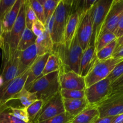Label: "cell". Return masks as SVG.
<instances>
[{
	"mask_svg": "<svg viewBox=\"0 0 123 123\" xmlns=\"http://www.w3.org/2000/svg\"><path fill=\"white\" fill-rule=\"evenodd\" d=\"M123 85L121 86H119V87L117 88L113 89L112 90V92L111 93L110 96L108 97H117V96H123Z\"/></svg>",
	"mask_w": 123,
	"mask_h": 123,
	"instance_id": "b9f144b4",
	"label": "cell"
},
{
	"mask_svg": "<svg viewBox=\"0 0 123 123\" xmlns=\"http://www.w3.org/2000/svg\"><path fill=\"white\" fill-rule=\"evenodd\" d=\"M79 20L80 18L78 13L72 12L65 28L63 43L62 44H65L66 46H69L72 43L76 34Z\"/></svg>",
	"mask_w": 123,
	"mask_h": 123,
	"instance_id": "ffe728a7",
	"label": "cell"
},
{
	"mask_svg": "<svg viewBox=\"0 0 123 123\" xmlns=\"http://www.w3.org/2000/svg\"><path fill=\"white\" fill-rule=\"evenodd\" d=\"M115 117L116 116L98 118L94 122V123H113L115 120Z\"/></svg>",
	"mask_w": 123,
	"mask_h": 123,
	"instance_id": "60d3db41",
	"label": "cell"
},
{
	"mask_svg": "<svg viewBox=\"0 0 123 123\" xmlns=\"http://www.w3.org/2000/svg\"><path fill=\"white\" fill-rule=\"evenodd\" d=\"M22 1L23 0H16L13 7L5 16L2 21L3 32H8L12 30L18 16Z\"/></svg>",
	"mask_w": 123,
	"mask_h": 123,
	"instance_id": "7402d4cb",
	"label": "cell"
},
{
	"mask_svg": "<svg viewBox=\"0 0 123 123\" xmlns=\"http://www.w3.org/2000/svg\"><path fill=\"white\" fill-rule=\"evenodd\" d=\"M72 13V0H60L54 14L45 26L54 45L63 43L65 28Z\"/></svg>",
	"mask_w": 123,
	"mask_h": 123,
	"instance_id": "6da1fadb",
	"label": "cell"
},
{
	"mask_svg": "<svg viewBox=\"0 0 123 123\" xmlns=\"http://www.w3.org/2000/svg\"><path fill=\"white\" fill-rule=\"evenodd\" d=\"M7 108H8V110H9L10 114L17 118L19 119V120H22L25 123H32L30 121V118H29L26 109L11 108V107Z\"/></svg>",
	"mask_w": 123,
	"mask_h": 123,
	"instance_id": "d6a6232c",
	"label": "cell"
},
{
	"mask_svg": "<svg viewBox=\"0 0 123 123\" xmlns=\"http://www.w3.org/2000/svg\"><path fill=\"white\" fill-rule=\"evenodd\" d=\"M59 72L42 76L32 83L28 91L35 93L38 100L47 102L60 91Z\"/></svg>",
	"mask_w": 123,
	"mask_h": 123,
	"instance_id": "277c9868",
	"label": "cell"
},
{
	"mask_svg": "<svg viewBox=\"0 0 123 123\" xmlns=\"http://www.w3.org/2000/svg\"><path fill=\"white\" fill-rule=\"evenodd\" d=\"M111 82L108 78L85 89V97L90 106H97L110 96Z\"/></svg>",
	"mask_w": 123,
	"mask_h": 123,
	"instance_id": "52a82bcc",
	"label": "cell"
},
{
	"mask_svg": "<svg viewBox=\"0 0 123 123\" xmlns=\"http://www.w3.org/2000/svg\"><path fill=\"white\" fill-rule=\"evenodd\" d=\"M20 54V51L17 50L4 67L1 68V75L3 78L4 84L8 82L16 77Z\"/></svg>",
	"mask_w": 123,
	"mask_h": 123,
	"instance_id": "e0dca14e",
	"label": "cell"
},
{
	"mask_svg": "<svg viewBox=\"0 0 123 123\" xmlns=\"http://www.w3.org/2000/svg\"><path fill=\"white\" fill-rule=\"evenodd\" d=\"M16 0H0V20L2 21Z\"/></svg>",
	"mask_w": 123,
	"mask_h": 123,
	"instance_id": "8d00e7d4",
	"label": "cell"
},
{
	"mask_svg": "<svg viewBox=\"0 0 123 123\" xmlns=\"http://www.w3.org/2000/svg\"><path fill=\"white\" fill-rule=\"evenodd\" d=\"M73 118L74 117L64 112L41 123H71Z\"/></svg>",
	"mask_w": 123,
	"mask_h": 123,
	"instance_id": "e575fe53",
	"label": "cell"
},
{
	"mask_svg": "<svg viewBox=\"0 0 123 123\" xmlns=\"http://www.w3.org/2000/svg\"><path fill=\"white\" fill-rule=\"evenodd\" d=\"M31 31L36 37L41 36L46 31V28L44 24L37 19L34 22L31 28Z\"/></svg>",
	"mask_w": 123,
	"mask_h": 123,
	"instance_id": "f35d334b",
	"label": "cell"
},
{
	"mask_svg": "<svg viewBox=\"0 0 123 123\" xmlns=\"http://www.w3.org/2000/svg\"><path fill=\"white\" fill-rule=\"evenodd\" d=\"M4 84V80H3V78H2V76L0 74V87L3 85Z\"/></svg>",
	"mask_w": 123,
	"mask_h": 123,
	"instance_id": "c3c4849f",
	"label": "cell"
},
{
	"mask_svg": "<svg viewBox=\"0 0 123 123\" xmlns=\"http://www.w3.org/2000/svg\"><path fill=\"white\" fill-rule=\"evenodd\" d=\"M84 51L79 44L76 34L69 46L64 44L54 45L52 53L58 56L61 66L79 74V68Z\"/></svg>",
	"mask_w": 123,
	"mask_h": 123,
	"instance_id": "3957f363",
	"label": "cell"
},
{
	"mask_svg": "<svg viewBox=\"0 0 123 123\" xmlns=\"http://www.w3.org/2000/svg\"><path fill=\"white\" fill-rule=\"evenodd\" d=\"M60 94L62 98L67 99H78L85 98V90H69V89H61Z\"/></svg>",
	"mask_w": 123,
	"mask_h": 123,
	"instance_id": "4dcf8cb0",
	"label": "cell"
},
{
	"mask_svg": "<svg viewBox=\"0 0 123 123\" xmlns=\"http://www.w3.org/2000/svg\"><path fill=\"white\" fill-rule=\"evenodd\" d=\"M37 19H37L34 12L30 6L29 0H26L25 1V25H26V27L30 30H31L34 22Z\"/></svg>",
	"mask_w": 123,
	"mask_h": 123,
	"instance_id": "1f68e13d",
	"label": "cell"
},
{
	"mask_svg": "<svg viewBox=\"0 0 123 123\" xmlns=\"http://www.w3.org/2000/svg\"><path fill=\"white\" fill-rule=\"evenodd\" d=\"M37 57V53L36 44H33L25 50L20 52L16 77L27 70L31 67Z\"/></svg>",
	"mask_w": 123,
	"mask_h": 123,
	"instance_id": "ac0fdd59",
	"label": "cell"
},
{
	"mask_svg": "<svg viewBox=\"0 0 123 123\" xmlns=\"http://www.w3.org/2000/svg\"><path fill=\"white\" fill-rule=\"evenodd\" d=\"M112 58H123V46L115 49Z\"/></svg>",
	"mask_w": 123,
	"mask_h": 123,
	"instance_id": "7bdbcfd3",
	"label": "cell"
},
{
	"mask_svg": "<svg viewBox=\"0 0 123 123\" xmlns=\"http://www.w3.org/2000/svg\"><path fill=\"white\" fill-rule=\"evenodd\" d=\"M97 0H72V12H76L81 18L87 13Z\"/></svg>",
	"mask_w": 123,
	"mask_h": 123,
	"instance_id": "cb8c5ba5",
	"label": "cell"
},
{
	"mask_svg": "<svg viewBox=\"0 0 123 123\" xmlns=\"http://www.w3.org/2000/svg\"><path fill=\"white\" fill-rule=\"evenodd\" d=\"M99 118V112L96 106H90L74 117L71 123H94Z\"/></svg>",
	"mask_w": 123,
	"mask_h": 123,
	"instance_id": "603a6c76",
	"label": "cell"
},
{
	"mask_svg": "<svg viewBox=\"0 0 123 123\" xmlns=\"http://www.w3.org/2000/svg\"><path fill=\"white\" fill-rule=\"evenodd\" d=\"M61 62L58 56L55 53H52L49 55L45 67L42 72V76L54 72H59Z\"/></svg>",
	"mask_w": 123,
	"mask_h": 123,
	"instance_id": "4316f807",
	"label": "cell"
},
{
	"mask_svg": "<svg viewBox=\"0 0 123 123\" xmlns=\"http://www.w3.org/2000/svg\"><path fill=\"white\" fill-rule=\"evenodd\" d=\"M122 61H123V58H111L102 61L97 60L93 68L85 77L86 88L108 78L115 66Z\"/></svg>",
	"mask_w": 123,
	"mask_h": 123,
	"instance_id": "8992f818",
	"label": "cell"
},
{
	"mask_svg": "<svg viewBox=\"0 0 123 123\" xmlns=\"http://www.w3.org/2000/svg\"><path fill=\"white\" fill-rule=\"evenodd\" d=\"M65 112L60 91L44 102L34 123H41Z\"/></svg>",
	"mask_w": 123,
	"mask_h": 123,
	"instance_id": "9c48e42d",
	"label": "cell"
},
{
	"mask_svg": "<svg viewBox=\"0 0 123 123\" xmlns=\"http://www.w3.org/2000/svg\"><path fill=\"white\" fill-rule=\"evenodd\" d=\"M123 15V0H113L112 6L105 21L101 34L106 32H114Z\"/></svg>",
	"mask_w": 123,
	"mask_h": 123,
	"instance_id": "4fadbf2b",
	"label": "cell"
},
{
	"mask_svg": "<svg viewBox=\"0 0 123 123\" xmlns=\"http://www.w3.org/2000/svg\"><path fill=\"white\" fill-rule=\"evenodd\" d=\"M49 54H45L42 56H37L35 61L28 69L27 79L24 88L28 90L34 81L42 76V72L45 67L46 63L49 58Z\"/></svg>",
	"mask_w": 123,
	"mask_h": 123,
	"instance_id": "5bb4252c",
	"label": "cell"
},
{
	"mask_svg": "<svg viewBox=\"0 0 123 123\" xmlns=\"http://www.w3.org/2000/svg\"><path fill=\"white\" fill-rule=\"evenodd\" d=\"M113 123H123V114L115 117Z\"/></svg>",
	"mask_w": 123,
	"mask_h": 123,
	"instance_id": "f6af8a7d",
	"label": "cell"
},
{
	"mask_svg": "<svg viewBox=\"0 0 123 123\" xmlns=\"http://www.w3.org/2000/svg\"><path fill=\"white\" fill-rule=\"evenodd\" d=\"M113 33L116 36L117 38L123 36V15L120 18Z\"/></svg>",
	"mask_w": 123,
	"mask_h": 123,
	"instance_id": "ab89813d",
	"label": "cell"
},
{
	"mask_svg": "<svg viewBox=\"0 0 123 123\" xmlns=\"http://www.w3.org/2000/svg\"><path fill=\"white\" fill-rule=\"evenodd\" d=\"M65 112L73 117H76L90 106L85 98L78 99L62 98Z\"/></svg>",
	"mask_w": 123,
	"mask_h": 123,
	"instance_id": "d6986e66",
	"label": "cell"
},
{
	"mask_svg": "<svg viewBox=\"0 0 123 123\" xmlns=\"http://www.w3.org/2000/svg\"><path fill=\"white\" fill-rule=\"evenodd\" d=\"M2 43H3V38H2V36H0V48H2Z\"/></svg>",
	"mask_w": 123,
	"mask_h": 123,
	"instance_id": "681fc988",
	"label": "cell"
},
{
	"mask_svg": "<svg viewBox=\"0 0 123 123\" xmlns=\"http://www.w3.org/2000/svg\"><path fill=\"white\" fill-rule=\"evenodd\" d=\"M25 28V1H23L18 16L12 30L8 32H3L2 35L3 43L1 48L2 51L1 68L17 50L18 44Z\"/></svg>",
	"mask_w": 123,
	"mask_h": 123,
	"instance_id": "7a4b0ae2",
	"label": "cell"
},
{
	"mask_svg": "<svg viewBox=\"0 0 123 123\" xmlns=\"http://www.w3.org/2000/svg\"><path fill=\"white\" fill-rule=\"evenodd\" d=\"M60 88L85 90V78L71 70L60 67L59 70Z\"/></svg>",
	"mask_w": 123,
	"mask_h": 123,
	"instance_id": "30bf717a",
	"label": "cell"
},
{
	"mask_svg": "<svg viewBox=\"0 0 123 123\" xmlns=\"http://www.w3.org/2000/svg\"><path fill=\"white\" fill-rule=\"evenodd\" d=\"M44 103V102L42 100H37L26 109L29 118L31 122L33 123L34 122L37 115L39 114Z\"/></svg>",
	"mask_w": 123,
	"mask_h": 123,
	"instance_id": "f546056e",
	"label": "cell"
},
{
	"mask_svg": "<svg viewBox=\"0 0 123 123\" xmlns=\"http://www.w3.org/2000/svg\"><path fill=\"white\" fill-rule=\"evenodd\" d=\"M116 39V36L112 32H106L102 34L96 43V49L97 52Z\"/></svg>",
	"mask_w": 123,
	"mask_h": 123,
	"instance_id": "f1b7e54d",
	"label": "cell"
},
{
	"mask_svg": "<svg viewBox=\"0 0 123 123\" xmlns=\"http://www.w3.org/2000/svg\"><path fill=\"white\" fill-rule=\"evenodd\" d=\"M112 2L113 0H97L89 11L92 26V35L90 45H94L96 47Z\"/></svg>",
	"mask_w": 123,
	"mask_h": 123,
	"instance_id": "5b68a950",
	"label": "cell"
},
{
	"mask_svg": "<svg viewBox=\"0 0 123 123\" xmlns=\"http://www.w3.org/2000/svg\"><path fill=\"white\" fill-rule=\"evenodd\" d=\"M36 38L37 37L34 34L31 30L26 27L19 41L17 50L22 52L30 48L36 43Z\"/></svg>",
	"mask_w": 123,
	"mask_h": 123,
	"instance_id": "d4e9b609",
	"label": "cell"
},
{
	"mask_svg": "<svg viewBox=\"0 0 123 123\" xmlns=\"http://www.w3.org/2000/svg\"><path fill=\"white\" fill-rule=\"evenodd\" d=\"M98 59L94 45H90L84 51L79 68V74L85 78L91 70Z\"/></svg>",
	"mask_w": 123,
	"mask_h": 123,
	"instance_id": "2e32d148",
	"label": "cell"
},
{
	"mask_svg": "<svg viewBox=\"0 0 123 123\" xmlns=\"http://www.w3.org/2000/svg\"><path fill=\"white\" fill-rule=\"evenodd\" d=\"M31 8L34 12L38 20L42 22L44 25V12H43V7L42 4H40L38 0H29Z\"/></svg>",
	"mask_w": 123,
	"mask_h": 123,
	"instance_id": "d590c367",
	"label": "cell"
},
{
	"mask_svg": "<svg viewBox=\"0 0 123 123\" xmlns=\"http://www.w3.org/2000/svg\"><path fill=\"white\" fill-rule=\"evenodd\" d=\"M28 69L13 80L3 84L0 87V106L4 109H6L5 106L6 103L24 88L28 74Z\"/></svg>",
	"mask_w": 123,
	"mask_h": 123,
	"instance_id": "ba28073f",
	"label": "cell"
},
{
	"mask_svg": "<svg viewBox=\"0 0 123 123\" xmlns=\"http://www.w3.org/2000/svg\"><path fill=\"white\" fill-rule=\"evenodd\" d=\"M37 99L35 93H32L24 88L20 92L17 93L13 98L6 104V108H16L19 102L18 108L27 109L32 103Z\"/></svg>",
	"mask_w": 123,
	"mask_h": 123,
	"instance_id": "9a60e30c",
	"label": "cell"
},
{
	"mask_svg": "<svg viewBox=\"0 0 123 123\" xmlns=\"http://www.w3.org/2000/svg\"><path fill=\"white\" fill-rule=\"evenodd\" d=\"M123 46V36H121V37H119V38H117L116 49L120 46Z\"/></svg>",
	"mask_w": 123,
	"mask_h": 123,
	"instance_id": "bcb514c9",
	"label": "cell"
},
{
	"mask_svg": "<svg viewBox=\"0 0 123 123\" xmlns=\"http://www.w3.org/2000/svg\"><path fill=\"white\" fill-rule=\"evenodd\" d=\"M3 110H4V109L3 108H1V107L0 106V112H2V111H3Z\"/></svg>",
	"mask_w": 123,
	"mask_h": 123,
	"instance_id": "f907efd6",
	"label": "cell"
},
{
	"mask_svg": "<svg viewBox=\"0 0 123 123\" xmlns=\"http://www.w3.org/2000/svg\"><path fill=\"white\" fill-rule=\"evenodd\" d=\"M3 34V30H2V21L0 20V36H1Z\"/></svg>",
	"mask_w": 123,
	"mask_h": 123,
	"instance_id": "7dc6e473",
	"label": "cell"
},
{
	"mask_svg": "<svg viewBox=\"0 0 123 123\" xmlns=\"http://www.w3.org/2000/svg\"><path fill=\"white\" fill-rule=\"evenodd\" d=\"M0 123H27L12 115L8 108H6L0 112Z\"/></svg>",
	"mask_w": 123,
	"mask_h": 123,
	"instance_id": "836d02e7",
	"label": "cell"
},
{
	"mask_svg": "<svg viewBox=\"0 0 123 123\" xmlns=\"http://www.w3.org/2000/svg\"><path fill=\"white\" fill-rule=\"evenodd\" d=\"M43 6L44 12V25L47 24L49 19L54 14L60 0H38Z\"/></svg>",
	"mask_w": 123,
	"mask_h": 123,
	"instance_id": "484cf974",
	"label": "cell"
},
{
	"mask_svg": "<svg viewBox=\"0 0 123 123\" xmlns=\"http://www.w3.org/2000/svg\"><path fill=\"white\" fill-rule=\"evenodd\" d=\"M123 74V61L118 64L115 68H114L111 73L108 76V78L109 79L111 82L113 83L116 79H117L119 77Z\"/></svg>",
	"mask_w": 123,
	"mask_h": 123,
	"instance_id": "74e56055",
	"label": "cell"
},
{
	"mask_svg": "<svg viewBox=\"0 0 123 123\" xmlns=\"http://www.w3.org/2000/svg\"><path fill=\"white\" fill-rule=\"evenodd\" d=\"M123 85V74L111 84L112 89H115Z\"/></svg>",
	"mask_w": 123,
	"mask_h": 123,
	"instance_id": "ee69618b",
	"label": "cell"
},
{
	"mask_svg": "<svg viewBox=\"0 0 123 123\" xmlns=\"http://www.w3.org/2000/svg\"><path fill=\"white\" fill-rule=\"evenodd\" d=\"M35 44L37 49V56L52 53L54 43L47 29L41 36L37 37Z\"/></svg>",
	"mask_w": 123,
	"mask_h": 123,
	"instance_id": "44dd1931",
	"label": "cell"
},
{
	"mask_svg": "<svg viewBox=\"0 0 123 123\" xmlns=\"http://www.w3.org/2000/svg\"><path fill=\"white\" fill-rule=\"evenodd\" d=\"M117 39L109 43L107 46L97 52V57L98 60L102 61L111 58L113 54L116 49Z\"/></svg>",
	"mask_w": 123,
	"mask_h": 123,
	"instance_id": "83f0119b",
	"label": "cell"
},
{
	"mask_svg": "<svg viewBox=\"0 0 123 123\" xmlns=\"http://www.w3.org/2000/svg\"><path fill=\"white\" fill-rule=\"evenodd\" d=\"M96 106L99 112V118L123 114V95L109 97Z\"/></svg>",
	"mask_w": 123,
	"mask_h": 123,
	"instance_id": "7c38bea8",
	"label": "cell"
},
{
	"mask_svg": "<svg viewBox=\"0 0 123 123\" xmlns=\"http://www.w3.org/2000/svg\"><path fill=\"white\" fill-rule=\"evenodd\" d=\"M92 35V22L88 11L80 18L76 31L77 38L83 51L90 46Z\"/></svg>",
	"mask_w": 123,
	"mask_h": 123,
	"instance_id": "8fae6325",
	"label": "cell"
}]
</instances>
